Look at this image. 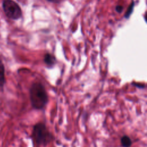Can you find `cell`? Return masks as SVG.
<instances>
[{
	"label": "cell",
	"instance_id": "cell-1",
	"mask_svg": "<svg viewBox=\"0 0 147 147\" xmlns=\"http://www.w3.org/2000/svg\"><path fill=\"white\" fill-rule=\"evenodd\" d=\"M29 96L31 105L35 110H43L49 101L45 87L39 82H35L32 84L29 90Z\"/></svg>",
	"mask_w": 147,
	"mask_h": 147
},
{
	"label": "cell",
	"instance_id": "cell-2",
	"mask_svg": "<svg viewBox=\"0 0 147 147\" xmlns=\"http://www.w3.org/2000/svg\"><path fill=\"white\" fill-rule=\"evenodd\" d=\"M32 137L37 145L43 146L48 145L54 139L53 136L45 123L41 122L36 123L33 126Z\"/></svg>",
	"mask_w": 147,
	"mask_h": 147
},
{
	"label": "cell",
	"instance_id": "cell-3",
	"mask_svg": "<svg viewBox=\"0 0 147 147\" xmlns=\"http://www.w3.org/2000/svg\"><path fill=\"white\" fill-rule=\"evenodd\" d=\"M2 7L6 16L11 20H16L22 16V11L20 6L13 0H3Z\"/></svg>",
	"mask_w": 147,
	"mask_h": 147
},
{
	"label": "cell",
	"instance_id": "cell-4",
	"mask_svg": "<svg viewBox=\"0 0 147 147\" xmlns=\"http://www.w3.org/2000/svg\"><path fill=\"white\" fill-rule=\"evenodd\" d=\"M44 60L45 63L49 67L53 66L54 64H55V61H56L55 57L50 53L45 54V55L44 56Z\"/></svg>",
	"mask_w": 147,
	"mask_h": 147
},
{
	"label": "cell",
	"instance_id": "cell-5",
	"mask_svg": "<svg viewBox=\"0 0 147 147\" xmlns=\"http://www.w3.org/2000/svg\"><path fill=\"white\" fill-rule=\"evenodd\" d=\"M121 144L122 147H130L133 142L130 137L127 135H123L121 138Z\"/></svg>",
	"mask_w": 147,
	"mask_h": 147
},
{
	"label": "cell",
	"instance_id": "cell-6",
	"mask_svg": "<svg viewBox=\"0 0 147 147\" xmlns=\"http://www.w3.org/2000/svg\"><path fill=\"white\" fill-rule=\"evenodd\" d=\"M5 82V68L3 63L0 60V87H3Z\"/></svg>",
	"mask_w": 147,
	"mask_h": 147
},
{
	"label": "cell",
	"instance_id": "cell-7",
	"mask_svg": "<svg viewBox=\"0 0 147 147\" xmlns=\"http://www.w3.org/2000/svg\"><path fill=\"white\" fill-rule=\"evenodd\" d=\"M134 1L132 2V3L130 4V6L128 7L125 14V17L127 18L129 17L130 15L132 13V11H133V7H134Z\"/></svg>",
	"mask_w": 147,
	"mask_h": 147
},
{
	"label": "cell",
	"instance_id": "cell-8",
	"mask_svg": "<svg viewBox=\"0 0 147 147\" xmlns=\"http://www.w3.org/2000/svg\"><path fill=\"white\" fill-rule=\"evenodd\" d=\"M123 8L122 6H119V5H117L115 7V10L118 13H121L123 10Z\"/></svg>",
	"mask_w": 147,
	"mask_h": 147
},
{
	"label": "cell",
	"instance_id": "cell-9",
	"mask_svg": "<svg viewBox=\"0 0 147 147\" xmlns=\"http://www.w3.org/2000/svg\"><path fill=\"white\" fill-rule=\"evenodd\" d=\"M49 1H51V2H58L59 0H48Z\"/></svg>",
	"mask_w": 147,
	"mask_h": 147
}]
</instances>
